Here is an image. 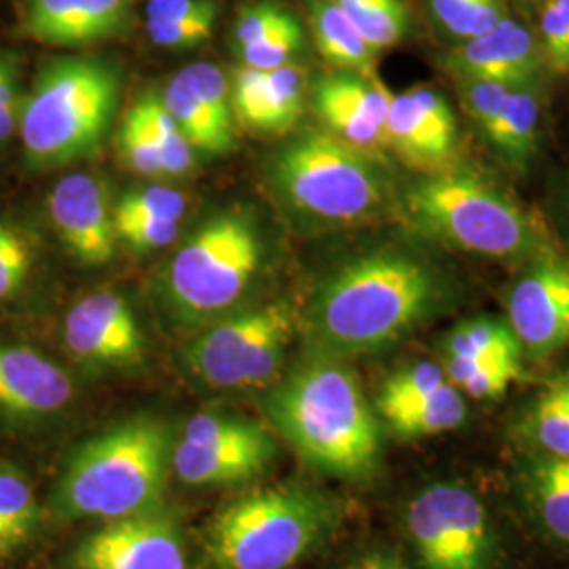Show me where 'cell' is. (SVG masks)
I'll list each match as a JSON object with an SVG mask.
<instances>
[{
	"instance_id": "cell-1",
	"label": "cell",
	"mask_w": 569,
	"mask_h": 569,
	"mask_svg": "<svg viewBox=\"0 0 569 569\" xmlns=\"http://www.w3.org/2000/svg\"><path fill=\"white\" fill-rule=\"evenodd\" d=\"M460 283L427 253L387 247L340 266L308 308L315 352L355 359L385 352L460 302Z\"/></svg>"
},
{
	"instance_id": "cell-17",
	"label": "cell",
	"mask_w": 569,
	"mask_h": 569,
	"mask_svg": "<svg viewBox=\"0 0 569 569\" xmlns=\"http://www.w3.org/2000/svg\"><path fill=\"white\" fill-rule=\"evenodd\" d=\"M47 209L61 243L84 266H106L117 251L114 211L100 176L77 171L51 188Z\"/></svg>"
},
{
	"instance_id": "cell-32",
	"label": "cell",
	"mask_w": 569,
	"mask_h": 569,
	"mask_svg": "<svg viewBox=\"0 0 569 569\" xmlns=\"http://www.w3.org/2000/svg\"><path fill=\"white\" fill-rule=\"evenodd\" d=\"M308 91V74L298 63L268 72L262 133H284L302 119Z\"/></svg>"
},
{
	"instance_id": "cell-49",
	"label": "cell",
	"mask_w": 569,
	"mask_h": 569,
	"mask_svg": "<svg viewBox=\"0 0 569 569\" xmlns=\"http://www.w3.org/2000/svg\"><path fill=\"white\" fill-rule=\"evenodd\" d=\"M521 4H528V7H536L540 11V7L547 2V0H519Z\"/></svg>"
},
{
	"instance_id": "cell-5",
	"label": "cell",
	"mask_w": 569,
	"mask_h": 569,
	"mask_svg": "<svg viewBox=\"0 0 569 569\" xmlns=\"http://www.w3.org/2000/svg\"><path fill=\"white\" fill-rule=\"evenodd\" d=\"M342 521L333 496L306 486L253 489L220 510L204 536L213 569H291Z\"/></svg>"
},
{
	"instance_id": "cell-4",
	"label": "cell",
	"mask_w": 569,
	"mask_h": 569,
	"mask_svg": "<svg viewBox=\"0 0 569 569\" xmlns=\"http://www.w3.org/2000/svg\"><path fill=\"white\" fill-rule=\"evenodd\" d=\"M403 201L411 224L451 251L521 266L552 249L523 204L468 167L422 173Z\"/></svg>"
},
{
	"instance_id": "cell-10",
	"label": "cell",
	"mask_w": 569,
	"mask_h": 569,
	"mask_svg": "<svg viewBox=\"0 0 569 569\" xmlns=\"http://www.w3.org/2000/svg\"><path fill=\"white\" fill-rule=\"evenodd\" d=\"M406 533L425 569H498L493 519L467 483L448 479L420 489L407 505Z\"/></svg>"
},
{
	"instance_id": "cell-23",
	"label": "cell",
	"mask_w": 569,
	"mask_h": 569,
	"mask_svg": "<svg viewBox=\"0 0 569 569\" xmlns=\"http://www.w3.org/2000/svg\"><path fill=\"white\" fill-rule=\"evenodd\" d=\"M512 437L528 456L569 460V371L552 376L519 409Z\"/></svg>"
},
{
	"instance_id": "cell-27",
	"label": "cell",
	"mask_w": 569,
	"mask_h": 569,
	"mask_svg": "<svg viewBox=\"0 0 569 569\" xmlns=\"http://www.w3.org/2000/svg\"><path fill=\"white\" fill-rule=\"evenodd\" d=\"M443 371L449 382L467 399L496 401L526 378V361L512 359H467L443 355Z\"/></svg>"
},
{
	"instance_id": "cell-3",
	"label": "cell",
	"mask_w": 569,
	"mask_h": 569,
	"mask_svg": "<svg viewBox=\"0 0 569 569\" xmlns=\"http://www.w3.org/2000/svg\"><path fill=\"white\" fill-rule=\"evenodd\" d=\"M173 428L140 413L87 439L63 462L49 507L61 521H114L161 509L173 472Z\"/></svg>"
},
{
	"instance_id": "cell-25",
	"label": "cell",
	"mask_w": 569,
	"mask_h": 569,
	"mask_svg": "<svg viewBox=\"0 0 569 569\" xmlns=\"http://www.w3.org/2000/svg\"><path fill=\"white\" fill-rule=\"evenodd\" d=\"M467 397L451 382L380 416L388 430L406 441L453 432L467 422Z\"/></svg>"
},
{
	"instance_id": "cell-14",
	"label": "cell",
	"mask_w": 569,
	"mask_h": 569,
	"mask_svg": "<svg viewBox=\"0 0 569 569\" xmlns=\"http://www.w3.org/2000/svg\"><path fill=\"white\" fill-rule=\"evenodd\" d=\"M387 143L403 163L420 173H435L456 164L460 129L441 91L428 84H413L392 93Z\"/></svg>"
},
{
	"instance_id": "cell-22",
	"label": "cell",
	"mask_w": 569,
	"mask_h": 569,
	"mask_svg": "<svg viewBox=\"0 0 569 569\" xmlns=\"http://www.w3.org/2000/svg\"><path fill=\"white\" fill-rule=\"evenodd\" d=\"M517 488L538 529L569 549V460L523 453Z\"/></svg>"
},
{
	"instance_id": "cell-7",
	"label": "cell",
	"mask_w": 569,
	"mask_h": 569,
	"mask_svg": "<svg viewBox=\"0 0 569 569\" xmlns=\"http://www.w3.org/2000/svg\"><path fill=\"white\" fill-rule=\"evenodd\" d=\"M119 70L98 58H58L20 103L21 146L30 163L58 167L100 148L119 106Z\"/></svg>"
},
{
	"instance_id": "cell-40",
	"label": "cell",
	"mask_w": 569,
	"mask_h": 569,
	"mask_svg": "<svg viewBox=\"0 0 569 569\" xmlns=\"http://www.w3.org/2000/svg\"><path fill=\"white\" fill-rule=\"evenodd\" d=\"M32 268V244L18 228L0 222V302L20 289Z\"/></svg>"
},
{
	"instance_id": "cell-18",
	"label": "cell",
	"mask_w": 569,
	"mask_h": 569,
	"mask_svg": "<svg viewBox=\"0 0 569 569\" xmlns=\"http://www.w3.org/2000/svg\"><path fill=\"white\" fill-rule=\"evenodd\" d=\"M312 91L315 112L331 136L371 154L388 148L392 91L378 77L336 70L317 82Z\"/></svg>"
},
{
	"instance_id": "cell-39",
	"label": "cell",
	"mask_w": 569,
	"mask_h": 569,
	"mask_svg": "<svg viewBox=\"0 0 569 569\" xmlns=\"http://www.w3.org/2000/svg\"><path fill=\"white\" fill-rule=\"evenodd\" d=\"M293 21H298L296 16L274 0H260L256 4H249L234 21V49L239 51L249 44L264 41L266 37L283 30Z\"/></svg>"
},
{
	"instance_id": "cell-21",
	"label": "cell",
	"mask_w": 569,
	"mask_h": 569,
	"mask_svg": "<svg viewBox=\"0 0 569 569\" xmlns=\"http://www.w3.org/2000/svg\"><path fill=\"white\" fill-rule=\"evenodd\" d=\"M545 102L540 84L512 87L498 117L481 136L500 163L526 171L542 146Z\"/></svg>"
},
{
	"instance_id": "cell-41",
	"label": "cell",
	"mask_w": 569,
	"mask_h": 569,
	"mask_svg": "<svg viewBox=\"0 0 569 569\" xmlns=\"http://www.w3.org/2000/svg\"><path fill=\"white\" fill-rule=\"evenodd\" d=\"M462 108L479 136L488 131L491 121L498 117L512 84L491 81H456ZM521 87V84H519Z\"/></svg>"
},
{
	"instance_id": "cell-20",
	"label": "cell",
	"mask_w": 569,
	"mask_h": 569,
	"mask_svg": "<svg viewBox=\"0 0 569 569\" xmlns=\"http://www.w3.org/2000/svg\"><path fill=\"white\" fill-rule=\"evenodd\" d=\"M274 458L277 441L266 427L234 441L190 443L176 439L173 475L188 488H234L262 477Z\"/></svg>"
},
{
	"instance_id": "cell-33",
	"label": "cell",
	"mask_w": 569,
	"mask_h": 569,
	"mask_svg": "<svg viewBox=\"0 0 569 569\" xmlns=\"http://www.w3.org/2000/svg\"><path fill=\"white\" fill-rule=\"evenodd\" d=\"M427 9L456 42L475 39L510 16L507 0H427Z\"/></svg>"
},
{
	"instance_id": "cell-48",
	"label": "cell",
	"mask_w": 569,
	"mask_h": 569,
	"mask_svg": "<svg viewBox=\"0 0 569 569\" xmlns=\"http://www.w3.org/2000/svg\"><path fill=\"white\" fill-rule=\"evenodd\" d=\"M555 218L561 237L569 247V169H566L555 186Z\"/></svg>"
},
{
	"instance_id": "cell-46",
	"label": "cell",
	"mask_w": 569,
	"mask_h": 569,
	"mask_svg": "<svg viewBox=\"0 0 569 569\" xmlns=\"http://www.w3.org/2000/svg\"><path fill=\"white\" fill-rule=\"evenodd\" d=\"M20 122V102H18V87L16 74L11 66L0 60V143L7 142Z\"/></svg>"
},
{
	"instance_id": "cell-42",
	"label": "cell",
	"mask_w": 569,
	"mask_h": 569,
	"mask_svg": "<svg viewBox=\"0 0 569 569\" xmlns=\"http://www.w3.org/2000/svg\"><path fill=\"white\" fill-rule=\"evenodd\" d=\"M117 143H119L122 161L129 169H133L140 176H148V178L164 176L161 154H159L157 146L148 138L142 124L131 112L122 121Z\"/></svg>"
},
{
	"instance_id": "cell-47",
	"label": "cell",
	"mask_w": 569,
	"mask_h": 569,
	"mask_svg": "<svg viewBox=\"0 0 569 569\" xmlns=\"http://www.w3.org/2000/svg\"><path fill=\"white\" fill-rule=\"evenodd\" d=\"M345 569H409L401 557L390 550H367L355 557Z\"/></svg>"
},
{
	"instance_id": "cell-16",
	"label": "cell",
	"mask_w": 569,
	"mask_h": 569,
	"mask_svg": "<svg viewBox=\"0 0 569 569\" xmlns=\"http://www.w3.org/2000/svg\"><path fill=\"white\" fill-rule=\"evenodd\" d=\"M441 66L456 81L540 84L547 77L540 42L533 30L507 18L488 32L458 41L441 56Z\"/></svg>"
},
{
	"instance_id": "cell-43",
	"label": "cell",
	"mask_w": 569,
	"mask_h": 569,
	"mask_svg": "<svg viewBox=\"0 0 569 569\" xmlns=\"http://www.w3.org/2000/svg\"><path fill=\"white\" fill-rule=\"evenodd\" d=\"M218 13L188 18V20L146 21L150 41L163 49H194L203 44L216 28Z\"/></svg>"
},
{
	"instance_id": "cell-30",
	"label": "cell",
	"mask_w": 569,
	"mask_h": 569,
	"mask_svg": "<svg viewBox=\"0 0 569 569\" xmlns=\"http://www.w3.org/2000/svg\"><path fill=\"white\" fill-rule=\"evenodd\" d=\"M378 53L397 47L409 32L403 0H331Z\"/></svg>"
},
{
	"instance_id": "cell-15",
	"label": "cell",
	"mask_w": 569,
	"mask_h": 569,
	"mask_svg": "<svg viewBox=\"0 0 569 569\" xmlns=\"http://www.w3.org/2000/svg\"><path fill=\"white\" fill-rule=\"evenodd\" d=\"M74 401L70 373L37 348L0 342V420L37 427L58 418Z\"/></svg>"
},
{
	"instance_id": "cell-45",
	"label": "cell",
	"mask_w": 569,
	"mask_h": 569,
	"mask_svg": "<svg viewBox=\"0 0 569 569\" xmlns=\"http://www.w3.org/2000/svg\"><path fill=\"white\" fill-rule=\"evenodd\" d=\"M216 0H148V21L188 20L218 13Z\"/></svg>"
},
{
	"instance_id": "cell-13",
	"label": "cell",
	"mask_w": 569,
	"mask_h": 569,
	"mask_svg": "<svg viewBox=\"0 0 569 569\" xmlns=\"http://www.w3.org/2000/svg\"><path fill=\"white\" fill-rule=\"evenodd\" d=\"M74 569H188L186 536L164 507L103 523L72 552Z\"/></svg>"
},
{
	"instance_id": "cell-8",
	"label": "cell",
	"mask_w": 569,
	"mask_h": 569,
	"mask_svg": "<svg viewBox=\"0 0 569 569\" xmlns=\"http://www.w3.org/2000/svg\"><path fill=\"white\" fill-rule=\"evenodd\" d=\"M264 243L244 213L207 220L176 251L163 277L169 317L188 327H204L241 310L258 281Z\"/></svg>"
},
{
	"instance_id": "cell-37",
	"label": "cell",
	"mask_w": 569,
	"mask_h": 569,
	"mask_svg": "<svg viewBox=\"0 0 569 569\" xmlns=\"http://www.w3.org/2000/svg\"><path fill=\"white\" fill-rule=\"evenodd\" d=\"M186 216V199L182 192L152 186L122 197L114 207V224L136 220H182Z\"/></svg>"
},
{
	"instance_id": "cell-29",
	"label": "cell",
	"mask_w": 569,
	"mask_h": 569,
	"mask_svg": "<svg viewBox=\"0 0 569 569\" xmlns=\"http://www.w3.org/2000/svg\"><path fill=\"white\" fill-rule=\"evenodd\" d=\"M441 355L467 357V359H512L526 361L523 348L512 333L507 319L472 317L451 327L443 338Z\"/></svg>"
},
{
	"instance_id": "cell-24",
	"label": "cell",
	"mask_w": 569,
	"mask_h": 569,
	"mask_svg": "<svg viewBox=\"0 0 569 569\" xmlns=\"http://www.w3.org/2000/svg\"><path fill=\"white\" fill-rule=\"evenodd\" d=\"M305 7L312 39L327 63L336 70L376 77L380 53L331 0H305Z\"/></svg>"
},
{
	"instance_id": "cell-2",
	"label": "cell",
	"mask_w": 569,
	"mask_h": 569,
	"mask_svg": "<svg viewBox=\"0 0 569 569\" xmlns=\"http://www.w3.org/2000/svg\"><path fill=\"white\" fill-rule=\"evenodd\" d=\"M274 430L317 472L367 483L382 468V427L355 369L312 352L270 390Z\"/></svg>"
},
{
	"instance_id": "cell-31",
	"label": "cell",
	"mask_w": 569,
	"mask_h": 569,
	"mask_svg": "<svg viewBox=\"0 0 569 569\" xmlns=\"http://www.w3.org/2000/svg\"><path fill=\"white\" fill-rule=\"evenodd\" d=\"M129 112L138 119L148 138L157 146L164 176H183L192 169L194 148L186 140L182 129L173 121L161 98L146 96Z\"/></svg>"
},
{
	"instance_id": "cell-12",
	"label": "cell",
	"mask_w": 569,
	"mask_h": 569,
	"mask_svg": "<svg viewBox=\"0 0 569 569\" xmlns=\"http://www.w3.org/2000/svg\"><path fill=\"white\" fill-rule=\"evenodd\" d=\"M68 355L89 371H131L146 361V338L131 305L112 289L84 296L63 321Z\"/></svg>"
},
{
	"instance_id": "cell-26",
	"label": "cell",
	"mask_w": 569,
	"mask_h": 569,
	"mask_svg": "<svg viewBox=\"0 0 569 569\" xmlns=\"http://www.w3.org/2000/svg\"><path fill=\"white\" fill-rule=\"evenodd\" d=\"M41 526V505L28 477L0 467V563L26 549Z\"/></svg>"
},
{
	"instance_id": "cell-35",
	"label": "cell",
	"mask_w": 569,
	"mask_h": 569,
	"mask_svg": "<svg viewBox=\"0 0 569 569\" xmlns=\"http://www.w3.org/2000/svg\"><path fill=\"white\" fill-rule=\"evenodd\" d=\"M183 79L197 93L199 102L203 103L207 114L213 122L224 131L228 138L237 140V121L232 112V100H230V81L224 70L216 63H190L180 70Z\"/></svg>"
},
{
	"instance_id": "cell-34",
	"label": "cell",
	"mask_w": 569,
	"mask_h": 569,
	"mask_svg": "<svg viewBox=\"0 0 569 569\" xmlns=\"http://www.w3.org/2000/svg\"><path fill=\"white\" fill-rule=\"evenodd\" d=\"M448 382L443 366L437 361H416L411 366L395 371L392 376H388L387 382L382 385L380 395L376 399L378 418L387 411L425 397Z\"/></svg>"
},
{
	"instance_id": "cell-28",
	"label": "cell",
	"mask_w": 569,
	"mask_h": 569,
	"mask_svg": "<svg viewBox=\"0 0 569 569\" xmlns=\"http://www.w3.org/2000/svg\"><path fill=\"white\" fill-rule=\"evenodd\" d=\"M161 102L182 129L190 146L204 154H226L234 148L237 140L228 138L224 131L207 114L203 103L199 102L192 87L178 72L164 87Z\"/></svg>"
},
{
	"instance_id": "cell-44",
	"label": "cell",
	"mask_w": 569,
	"mask_h": 569,
	"mask_svg": "<svg viewBox=\"0 0 569 569\" xmlns=\"http://www.w3.org/2000/svg\"><path fill=\"white\" fill-rule=\"evenodd\" d=\"M180 228L182 220H136L114 224L117 239L140 253H150L173 243L180 234Z\"/></svg>"
},
{
	"instance_id": "cell-9",
	"label": "cell",
	"mask_w": 569,
	"mask_h": 569,
	"mask_svg": "<svg viewBox=\"0 0 569 569\" xmlns=\"http://www.w3.org/2000/svg\"><path fill=\"white\" fill-rule=\"evenodd\" d=\"M287 302L247 306L201 327L182 348L186 371L213 390H253L274 382L296 333Z\"/></svg>"
},
{
	"instance_id": "cell-11",
	"label": "cell",
	"mask_w": 569,
	"mask_h": 569,
	"mask_svg": "<svg viewBox=\"0 0 569 569\" xmlns=\"http://www.w3.org/2000/svg\"><path fill=\"white\" fill-rule=\"evenodd\" d=\"M507 323L528 361L569 348V260L555 247L521 264L507 293Z\"/></svg>"
},
{
	"instance_id": "cell-36",
	"label": "cell",
	"mask_w": 569,
	"mask_h": 569,
	"mask_svg": "<svg viewBox=\"0 0 569 569\" xmlns=\"http://www.w3.org/2000/svg\"><path fill=\"white\" fill-rule=\"evenodd\" d=\"M536 37L547 72L569 77V0H547L540 7Z\"/></svg>"
},
{
	"instance_id": "cell-38",
	"label": "cell",
	"mask_w": 569,
	"mask_h": 569,
	"mask_svg": "<svg viewBox=\"0 0 569 569\" xmlns=\"http://www.w3.org/2000/svg\"><path fill=\"white\" fill-rule=\"evenodd\" d=\"M305 42L306 34L302 23L293 21L283 30L266 37L264 41L239 49L237 56L243 66L270 72V70L283 68L287 63L296 60V56L302 51Z\"/></svg>"
},
{
	"instance_id": "cell-6",
	"label": "cell",
	"mask_w": 569,
	"mask_h": 569,
	"mask_svg": "<svg viewBox=\"0 0 569 569\" xmlns=\"http://www.w3.org/2000/svg\"><path fill=\"white\" fill-rule=\"evenodd\" d=\"M270 183L284 207L308 224H363L387 207L390 182L376 154L329 131H306L279 150Z\"/></svg>"
},
{
	"instance_id": "cell-19",
	"label": "cell",
	"mask_w": 569,
	"mask_h": 569,
	"mask_svg": "<svg viewBox=\"0 0 569 569\" xmlns=\"http://www.w3.org/2000/svg\"><path fill=\"white\" fill-rule=\"evenodd\" d=\"M131 28V0H28L21 21L28 39L68 49L122 39Z\"/></svg>"
}]
</instances>
